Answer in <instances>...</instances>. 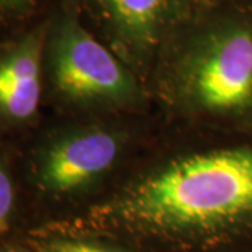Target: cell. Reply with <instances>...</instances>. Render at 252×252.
<instances>
[{"mask_svg":"<svg viewBox=\"0 0 252 252\" xmlns=\"http://www.w3.org/2000/svg\"><path fill=\"white\" fill-rule=\"evenodd\" d=\"M147 90L164 125L252 136V0H203L162 46Z\"/></svg>","mask_w":252,"mask_h":252,"instance_id":"cell-2","label":"cell"},{"mask_svg":"<svg viewBox=\"0 0 252 252\" xmlns=\"http://www.w3.org/2000/svg\"><path fill=\"white\" fill-rule=\"evenodd\" d=\"M46 13L0 38V144L18 147L46 117L42 52Z\"/></svg>","mask_w":252,"mask_h":252,"instance_id":"cell-6","label":"cell"},{"mask_svg":"<svg viewBox=\"0 0 252 252\" xmlns=\"http://www.w3.org/2000/svg\"><path fill=\"white\" fill-rule=\"evenodd\" d=\"M42 84L46 114L114 117L153 114L147 86L91 32L70 0L46 11Z\"/></svg>","mask_w":252,"mask_h":252,"instance_id":"cell-4","label":"cell"},{"mask_svg":"<svg viewBox=\"0 0 252 252\" xmlns=\"http://www.w3.org/2000/svg\"><path fill=\"white\" fill-rule=\"evenodd\" d=\"M39 252H143L129 244L105 235L41 225L28 235Z\"/></svg>","mask_w":252,"mask_h":252,"instance_id":"cell-8","label":"cell"},{"mask_svg":"<svg viewBox=\"0 0 252 252\" xmlns=\"http://www.w3.org/2000/svg\"><path fill=\"white\" fill-rule=\"evenodd\" d=\"M161 127L156 114L58 117L17 147L35 227L80 216L117 188Z\"/></svg>","mask_w":252,"mask_h":252,"instance_id":"cell-3","label":"cell"},{"mask_svg":"<svg viewBox=\"0 0 252 252\" xmlns=\"http://www.w3.org/2000/svg\"><path fill=\"white\" fill-rule=\"evenodd\" d=\"M34 227L20 180L17 147L0 144V244L27 238Z\"/></svg>","mask_w":252,"mask_h":252,"instance_id":"cell-7","label":"cell"},{"mask_svg":"<svg viewBox=\"0 0 252 252\" xmlns=\"http://www.w3.org/2000/svg\"><path fill=\"white\" fill-rule=\"evenodd\" d=\"M45 225L143 252H240L252 244V136L161 124L117 188Z\"/></svg>","mask_w":252,"mask_h":252,"instance_id":"cell-1","label":"cell"},{"mask_svg":"<svg viewBox=\"0 0 252 252\" xmlns=\"http://www.w3.org/2000/svg\"><path fill=\"white\" fill-rule=\"evenodd\" d=\"M94 35L147 86L162 46L203 0H70Z\"/></svg>","mask_w":252,"mask_h":252,"instance_id":"cell-5","label":"cell"},{"mask_svg":"<svg viewBox=\"0 0 252 252\" xmlns=\"http://www.w3.org/2000/svg\"><path fill=\"white\" fill-rule=\"evenodd\" d=\"M0 252H39L27 238L0 244Z\"/></svg>","mask_w":252,"mask_h":252,"instance_id":"cell-10","label":"cell"},{"mask_svg":"<svg viewBox=\"0 0 252 252\" xmlns=\"http://www.w3.org/2000/svg\"><path fill=\"white\" fill-rule=\"evenodd\" d=\"M48 0H0V32L3 35L27 27L45 14Z\"/></svg>","mask_w":252,"mask_h":252,"instance_id":"cell-9","label":"cell"}]
</instances>
